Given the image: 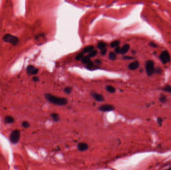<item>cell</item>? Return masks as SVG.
Wrapping results in <instances>:
<instances>
[{
  "label": "cell",
  "mask_w": 171,
  "mask_h": 170,
  "mask_svg": "<svg viewBox=\"0 0 171 170\" xmlns=\"http://www.w3.org/2000/svg\"><path fill=\"white\" fill-rule=\"evenodd\" d=\"M45 97L48 102L58 106H61L66 105L68 102L67 99L66 98L56 96L49 93L45 94Z\"/></svg>",
  "instance_id": "obj_1"
},
{
  "label": "cell",
  "mask_w": 171,
  "mask_h": 170,
  "mask_svg": "<svg viewBox=\"0 0 171 170\" xmlns=\"http://www.w3.org/2000/svg\"><path fill=\"white\" fill-rule=\"evenodd\" d=\"M21 138V132L20 131L16 129L13 131L11 133L9 139L10 141L13 144H17L19 143Z\"/></svg>",
  "instance_id": "obj_2"
},
{
  "label": "cell",
  "mask_w": 171,
  "mask_h": 170,
  "mask_svg": "<svg viewBox=\"0 0 171 170\" xmlns=\"http://www.w3.org/2000/svg\"><path fill=\"white\" fill-rule=\"evenodd\" d=\"M145 68L147 74L149 76L152 75L155 73V68H154V63L152 60H149L146 63Z\"/></svg>",
  "instance_id": "obj_3"
},
{
  "label": "cell",
  "mask_w": 171,
  "mask_h": 170,
  "mask_svg": "<svg viewBox=\"0 0 171 170\" xmlns=\"http://www.w3.org/2000/svg\"><path fill=\"white\" fill-rule=\"evenodd\" d=\"M3 40L7 42H9L13 45H16L19 40L17 37L11 34H7L3 37Z\"/></svg>",
  "instance_id": "obj_4"
},
{
  "label": "cell",
  "mask_w": 171,
  "mask_h": 170,
  "mask_svg": "<svg viewBox=\"0 0 171 170\" xmlns=\"http://www.w3.org/2000/svg\"><path fill=\"white\" fill-rule=\"evenodd\" d=\"M160 60L163 64L169 63L171 61V57L169 52L167 51H163L159 56Z\"/></svg>",
  "instance_id": "obj_5"
},
{
  "label": "cell",
  "mask_w": 171,
  "mask_h": 170,
  "mask_svg": "<svg viewBox=\"0 0 171 170\" xmlns=\"http://www.w3.org/2000/svg\"><path fill=\"white\" fill-rule=\"evenodd\" d=\"M98 110L100 111L106 112H110L115 110V107L113 105L111 104H104L101 105L98 107Z\"/></svg>",
  "instance_id": "obj_6"
},
{
  "label": "cell",
  "mask_w": 171,
  "mask_h": 170,
  "mask_svg": "<svg viewBox=\"0 0 171 170\" xmlns=\"http://www.w3.org/2000/svg\"><path fill=\"white\" fill-rule=\"evenodd\" d=\"M39 69L36 68L34 66L30 65L27 68V73L30 75H35L38 73Z\"/></svg>",
  "instance_id": "obj_7"
},
{
  "label": "cell",
  "mask_w": 171,
  "mask_h": 170,
  "mask_svg": "<svg viewBox=\"0 0 171 170\" xmlns=\"http://www.w3.org/2000/svg\"><path fill=\"white\" fill-rule=\"evenodd\" d=\"M89 148L88 144L85 142H81L77 145V149L80 152L87 151Z\"/></svg>",
  "instance_id": "obj_8"
},
{
  "label": "cell",
  "mask_w": 171,
  "mask_h": 170,
  "mask_svg": "<svg viewBox=\"0 0 171 170\" xmlns=\"http://www.w3.org/2000/svg\"><path fill=\"white\" fill-rule=\"evenodd\" d=\"M92 97L98 102H103L105 101V98L102 95L96 93L95 92H92L91 93Z\"/></svg>",
  "instance_id": "obj_9"
},
{
  "label": "cell",
  "mask_w": 171,
  "mask_h": 170,
  "mask_svg": "<svg viewBox=\"0 0 171 170\" xmlns=\"http://www.w3.org/2000/svg\"><path fill=\"white\" fill-rule=\"evenodd\" d=\"M139 66H140L139 62L138 61H135V62L130 63L128 65V68L129 69H130L131 70H135L139 68Z\"/></svg>",
  "instance_id": "obj_10"
},
{
  "label": "cell",
  "mask_w": 171,
  "mask_h": 170,
  "mask_svg": "<svg viewBox=\"0 0 171 170\" xmlns=\"http://www.w3.org/2000/svg\"><path fill=\"white\" fill-rule=\"evenodd\" d=\"M4 121L7 124H11L14 123L15 119L13 116L10 115H8L5 117Z\"/></svg>",
  "instance_id": "obj_11"
},
{
  "label": "cell",
  "mask_w": 171,
  "mask_h": 170,
  "mask_svg": "<svg viewBox=\"0 0 171 170\" xmlns=\"http://www.w3.org/2000/svg\"><path fill=\"white\" fill-rule=\"evenodd\" d=\"M130 49V45L129 44H125L123 46L122 48H121L120 53L122 54H125Z\"/></svg>",
  "instance_id": "obj_12"
},
{
  "label": "cell",
  "mask_w": 171,
  "mask_h": 170,
  "mask_svg": "<svg viewBox=\"0 0 171 170\" xmlns=\"http://www.w3.org/2000/svg\"><path fill=\"white\" fill-rule=\"evenodd\" d=\"M94 49V46L93 45H88L87 46H86L83 49L82 52H83L84 54L86 53H90L92 51H93Z\"/></svg>",
  "instance_id": "obj_13"
},
{
  "label": "cell",
  "mask_w": 171,
  "mask_h": 170,
  "mask_svg": "<svg viewBox=\"0 0 171 170\" xmlns=\"http://www.w3.org/2000/svg\"><path fill=\"white\" fill-rule=\"evenodd\" d=\"M51 117L52 119L56 122H58L60 120V117L59 114L57 113H53L51 114Z\"/></svg>",
  "instance_id": "obj_14"
},
{
  "label": "cell",
  "mask_w": 171,
  "mask_h": 170,
  "mask_svg": "<svg viewBox=\"0 0 171 170\" xmlns=\"http://www.w3.org/2000/svg\"><path fill=\"white\" fill-rule=\"evenodd\" d=\"M105 89L109 93H114L116 92V88L111 86V85H107L106 87H105Z\"/></svg>",
  "instance_id": "obj_15"
},
{
  "label": "cell",
  "mask_w": 171,
  "mask_h": 170,
  "mask_svg": "<svg viewBox=\"0 0 171 170\" xmlns=\"http://www.w3.org/2000/svg\"><path fill=\"white\" fill-rule=\"evenodd\" d=\"M120 40H115V41H112L111 44H110V46L112 47V48H116L118 46H119V45H120Z\"/></svg>",
  "instance_id": "obj_16"
},
{
  "label": "cell",
  "mask_w": 171,
  "mask_h": 170,
  "mask_svg": "<svg viewBox=\"0 0 171 170\" xmlns=\"http://www.w3.org/2000/svg\"><path fill=\"white\" fill-rule=\"evenodd\" d=\"M106 43H105L104 42H103V41H100L99 42H98V44L97 45L98 48L99 50H100L101 51L103 49L106 48Z\"/></svg>",
  "instance_id": "obj_17"
},
{
  "label": "cell",
  "mask_w": 171,
  "mask_h": 170,
  "mask_svg": "<svg viewBox=\"0 0 171 170\" xmlns=\"http://www.w3.org/2000/svg\"><path fill=\"white\" fill-rule=\"evenodd\" d=\"M90 60H91V58L88 57V56L83 57V58L81 59L82 63H84V64H86L89 63Z\"/></svg>",
  "instance_id": "obj_18"
},
{
  "label": "cell",
  "mask_w": 171,
  "mask_h": 170,
  "mask_svg": "<svg viewBox=\"0 0 171 170\" xmlns=\"http://www.w3.org/2000/svg\"><path fill=\"white\" fill-rule=\"evenodd\" d=\"M116 54L114 52H111L109 54V58L111 60H115L116 59Z\"/></svg>",
  "instance_id": "obj_19"
},
{
  "label": "cell",
  "mask_w": 171,
  "mask_h": 170,
  "mask_svg": "<svg viewBox=\"0 0 171 170\" xmlns=\"http://www.w3.org/2000/svg\"><path fill=\"white\" fill-rule=\"evenodd\" d=\"M22 126L25 129H28L30 127V124L27 121H24L22 123Z\"/></svg>",
  "instance_id": "obj_20"
},
{
  "label": "cell",
  "mask_w": 171,
  "mask_h": 170,
  "mask_svg": "<svg viewBox=\"0 0 171 170\" xmlns=\"http://www.w3.org/2000/svg\"><path fill=\"white\" fill-rule=\"evenodd\" d=\"M98 53V51L97 50H93L91 52H90V53H89V54L88 55V57H90V58H91L93 57H95Z\"/></svg>",
  "instance_id": "obj_21"
},
{
  "label": "cell",
  "mask_w": 171,
  "mask_h": 170,
  "mask_svg": "<svg viewBox=\"0 0 171 170\" xmlns=\"http://www.w3.org/2000/svg\"><path fill=\"white\" fill-rule=\"evenodd\" d=\"M73 90V88L71 87H66L64 88V91L65 93L68 94H70L71 93L72 91Z\"/></svg>",
  "instance_id": "obj_22"
},
{
  "label": "cell",
  "mask_w": 171,
  "mask_h": 170,
  "mask_svg": "<svg viewBox=\"0 0 171 170\" xmlns=\"http://www.w3.org/2000/svg\"><path fill=\"white\" fill-rule=\"evenodd\" d=\"M84 57V53L83 52H80L79 53H78L76 57H75V59L77 60H81L83 57Z\"/></svg>",
  "instance_id": "obj_23"
},
{
  "label": "cell",
  "mask_w": 171,
  "mask_h": 170,
  "mask_svg": "<svg viewBox=\"0 0 171 170\" xmlns=\"http://www.w3.org/2000/svg\"><path fill=\"white\" fill-rule=\"evenodd\" d=\"M163 90L166 92L171 93V86L169 85H167L163 88Z\"/></svg>",
  "instance_id": "obj_24"
},
{
  "label": "cell",
  "mask_w": 171,
  "mask_h": 170,
  "mask_svg": "<svg viewBox=\"0 0 171 170\" xmlns=\"http://www.w3.org/2000/svg\"><path fill=\"white\" fill-rule=\"evenodd\" d=\"M160 101L162 103H165L167 101V98L165 95H162L159 99Z\"/></svg>",
  "instance_id": "obj_25"
},
{
  "label": "cell",
  "mask_w": 171,
  "mask_h": 170,
  "mask_svg": "<svg viewBox=\"0 0 171 170\" xmlns=\"http://www.w3.org/2000/svg\"><path fill=\"white\" fill-rule=\"evenodd\" d=\"M87 67L88 68L90 69V68L93 67V66H94V63L91 60L89 63L87 64Z\"/></svg>",
  "instance_id": "obj_26"
},
{
  "label": "cell",
  "mask_w": 171,
  "mask_h": 170,
  "mask_svg": "<svg viewBox=\"0 0 171 170\" xmlns=\"http://www.w3.org/2000/svg\"><path fill=\"white\" fill-rule=\"evenodd\" d=\"M115 53H117V54H119V53H120V51H121V48H120V46H118L117 47H116L115 48Z\"/></svg>",
  "instance_id": "obj_27"
},
{
  "label": "cell",
  "mask_w": 171,
  "mask_h": 170,
  "mask_svg": "<svg viewBox=\"0 0 171 170\" xmlns=\"http://www.w3.org/2000/svg\"><path fill=\"white\" fill-rule=\"evenodd\" d=\"M106 52H107V49H106V48H105V49H103V50L101 51V54L102 56H105L106 54Z\"/></svg>",
  "instance_id": "obj_28"
},
{
  "label": "cell",
  "mask_w": 171,
  "mask_h": 170,
  "mask_svg": "<svg viewBox=\"0 0 171 170\" xmlns=\"http://www.w3.org/2000/svg\"><path fill=\"white\" fill-rule=\"evenodd\" d=\"M33 80L34 81V82H38L39 81V78L38 77V76H34L33 77Z\"/></svg>",
  "instance_id": "obj_29"
},
{
  "label": "cell",
  "mask_w": 171,
  "mask_h": 170,
  "mask_svg": "<svg viewBox=\"0 0 171 170\" xmlns=\"http://www.w3.org/2000/svg\"><path fill=\"white\" fill-rule=\"evenodd\" d=\"M134 57H129V56H125L123 57V59H126V60H128V59H133Z\"/></svg>",
  "instance_id": "obj_30"
},
{
  "label": "cell",
  "mask_w": 171,
  "mask_h": 170,
  "mask_svg": "<svg viewBox=\"0 0 171 170\" xmlns=\"http://www.w3.org/2000/svg\"><path fill=\"white\" fill-rule=\"evenodd\" d=\"M150 45H151V46H152V47H157V45H156V44H155V43H154V42H151L150 44Z\"/></svg>",
  "instance_id": "obj_31"
},
{
  "label": "cell",
  "mask_w": 171,
  "mask_h": 170,
  "mask_svg": "<svg viewBox=\"0 0 171 170\" xmlns=\"http://www.w3.org/2000/svg\"><path fill=\"white\" fill-rule=\"evenodd\" d=\"M96 62L98 63V64H100L101 63V62L100 59H96Z\"/></svg>",
  "instance_id": "obj_32"
},
{
  "label": "cell",
  "mask_w": 171,
  "mask_h": 170,
  "mask_svg": "<svg viewBox=\"0 0 171 170\" xmlns=\"http://www.w3.org/2000/svg\"><path fill=\"white\" fill-rule=\"evenodd\" d=\"M171 170V167H170V168H169V169H166V170Z\"/></svg>",
  "instance_id": "obj_33"
}]
</instances>
